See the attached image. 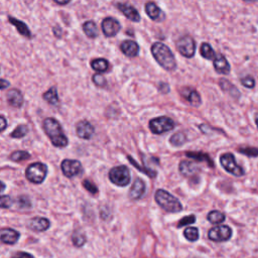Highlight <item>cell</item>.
<instances>
[{
    "mask_svg": "<svg viewBox=\"0 0 258 258\" xmlns=\"http://www.w3.org/2000/svg\"><path fill=\"white\" fill-rule=\"evenodd\" d=\"M153 58L166 71H174L177 68V62L169 47L161 43H156L151 47Z\"/></svg>",
    "mask_w": 258,
    "mask_h": 258,
    "instance_id": "1",
    "label": "cell"
},
{
    "mask_svg": "<svg viewBox=\"0 0 258 258\" xmlns=\"http://www.w3.org/2000/svg\"><path fill=\"white\" fill-rule=\"evenodd\" d=\"M44 129L51 144L57 147H66L69 144L67 136L63 133L61 124L54 118H47L44 121Z\"/></svg>",
    "mask_w": 258,
    "mask_h": 258,
    "instance_id": "2",
    "label": "cell"
},
{
    "mask_svg": "<svg viewBox=\"0 0 258 258\" xmlns=\"http://www.w3.org/2000/svg\"><path fill=\"white\" fill-rule=\"evenodd\" d=\"M154 199H156V202L160 207L166 212L178 213L183 211V205L180 204L178 199L165 190H158L156 192V195H154Z\"/></svg>",
    "mask_w": 258,
    "mask_h": 258,
    "instance_id": "3",
    "label": "cell"
},
{
    "mask_svg": "<svg viewBox=\"0 0 258 258\" xmlns=\"http://www.w3.org/2000/svg\"><path fill=\"white\" fill-rule=\"evenodd\" d=\"M48 174V167L45 163L42 162H34L29 165V167L25 171V177L32 184L40 185L42 184Z\"/></svg>",
    "mask_w": 258,
    "mask_h": 258,
    "instance_id": "4",
    "label": "cell"
},
{
    "mask_svg": "<svg viewBox=\"0 0 258 258\" xmlns=\"http://www.w3.org/2000/svg\"><path fill=\"white\" fill-rule=\"evenodd\" d=\"M109 179L110 182L118 187H125L130 183V172H129L128 167L125 165L115 166L109 172Z\"/></svg>",
    "mask_w": 258,
    "mask_h": 258,
    "instance_id": "5",
    "label": "cell"
},
{
    "mask_svg": "<svg viewBox=\"0 0 258 258\" xmlns=\"http://www.w3.org/2000/svg\"><path fill=\"white\" fill-rule=\"evenodd\" d=\"M175 128V122L173 119L165 117H158L151 119L149 121V129L154 134H163L165 132H169Z\"/></svg>",
    "mask_w": 258,
    "mask_h": 258,
    "instance_id": "6",
    "label": "cell"
},
{
    "mask_svg": "<svg viewBox=\"0 0 258 258\" xmlns=\"http://www.w3.org/2000/svg\"><path fill=\"white\" fill-rule=\"evenodd\" d=\"M220 162H221V165L223 166V169L229 174L233 175L235 177L244 176L245 174L244 170L236 162L235 158L232 153L227 152V153L222 154L220 158Z\"/></svg>",
    "mask_w": 258,
    "mask_h": 258,
    "instance_id": "7",
    "label": "cell"
},
{
    "mask_svg": "<svg viewBox=\"0 0 258 258\" xmlns=\"http://www.w3.org/2000/svg\"><path fill=\"white\" fill-rule=\"evenodd\" d=\"M233 231L227 225L215 226L208 232V237L214 242H226L231 239Z\"/></svg>",
    "mask_w": 258,
    "mask_h": 258,
    "instance_id": "8",
    "label": "cell"
},
{
    "mask_svg": "<svg viewBox=\"0 0 258 258\" xmlns=\"http://www.w3.org/2000/svg\"><path fill=\"white\" fill-rule=\"evenodd\" d=\"M177 49L180 55L186 58H192L195 55L196 44L191 36H183L177 42Z\"/></svg>",
    "mask_w": 258,
    "mask_h": 258,
    "instance_id": "9",
    "label": "cell"
},
{
    "mask_svg": "<svg viewBox=\"0 0 258 258\" xmlns=\"http://www.w3.org/2000/svg\"><path fill=\"white\" fill-rule=\"evenodd\" d=\"M61 169L64 176L70 178L81 175L83 172L81 162L75 160H64L61 164Z\"/></svg>",
    "mask_w": 258,
    "mask_h": 258,
    "instance_id": "10",
    "label": "cell"
},
{
    "mask_svg": "<svg viewBox=\"0 0 258 258\" xmlns=\"http://www.w3.org/2000/svg\"><path fill=\"white\" fill-rule=\"evenodd\" d=\"M103 33H104L107 37H112L117 34V32L120 31L121 25L113 17H107L101 23Z\"/></svg>",
    "mask_w": 258,
    "mask_h": 258,
    "instance_id": "11",
    "label": "cell"
},
{
    "mask_svg": "<svg viewBox=\"0 0 258 258\" xmlns=\"http://www.w3.org/2000/svg\"><path fill=\"white\" fill-rule=\"evenodd\" d=\"M20 238L19 232L11 228H4L0 230V241L4 244L14 245Z\"/></svg>",
    "mask_w": 258,
    "mask_h": 258,
    "instance_id": "12",
    "label": "cell"
},
{
    "mask_svg": "<svg viewBox=\"0 0 258 258\" xmlns=\"http://www.w3.org/2000/svg\"><path fill=\"white\" fill-rule=\"evenodd\" d=\"M76 132L82 139H90L94 134V127L89 121L83 120L77 124Z\"/></svg>",
    "mask_w": 258,
    "mask_h": 258,
    "instance_id": "13",
    "label": "cell"
},
{
    "mask_svg": "<svg viewBox=\"0 0 258 258\" xmlns=\"http://www.w3.org/2000/svg\"><path fill=\"white\" fill-rule=\"evenodd\" d=\"M146 186L145 183L141 178H136L134 180V183L129 191V198L131 200H139L140 198H143L145 194Z\"/></svg>",
    "mask_w": 258,
    "mask_h": 258,
    "instance_id": "14",
    "label": "cell"
},
{
    "mask_svg": "<svg viewBox=\"0 0 258 258\" xmlns=\"http://www.w3.org/2000/svg\"><path fill=\"white\" fill-rule=\"evenodd\" d=\"M213 64H214V68L218 74L228 75L230 73V70H231L230 64L222 54H218L215 56Z\"/></svg>",
    "mask_w": 258,
    "mask_h": 258,
    "instance_id": "15",
    "label": "cell"
},
{
    "mask_svg": "<svg viewBox=\"0 0 258 258\" xmlns=\"http://www.w3.org/2000/svg\"><path fill=\"white\" fill-rule=\"evenodd\" d=\"M50 227L48 219L44 217H34L29 222V228L35 232H44Z\"/></svg>",
    "mask_w": 258,
    "mask_h": 258,
    "instance_id": "16",
    "label": "cell"
},
{
    "mask_svg": "<svg viewBox=\"0 0 258 258\" xmlns=\"http://www.w3.org/2000/svg\"><path fill=\"white\" fill-rule=\"evenodd\" d=\"M145 11L147 16L154 21H162L165 17L161 9L153 2H148L145 4Z\"/></svg>",
    "mask_w": 258,
    "mask_h": 258,
    "instance_id": "17",
    "label": "cell"
},
{
    "mask_svg": "<svg viewBox=\"0 0 258 258\" xmlns=\"http://www.w3.org/2000/svg\"><path fill=\"white\" fill-rule=\"evenodd\" d=\"M116 6H117V8L128 19H130L131 21H135V22H138L140 20V16L138 14V11L133 6L129 5V4H122V3H118Z\"/></svg>",
    "mask_w": 258,
    "mask_h": 258,
    "instance_id": "18",
    "label": "cell"
},
{
    "mask_svg": "<svg viewBox=\"0 0 258 258\" xmlns=\"http://www.w3.org/2000/svg\"><path fill=\"white\" fill-rule=\"evenodd\" d=\"M178 169H179V173L182 174L184 177H194L200 170L195 163L189 161H180Z\"/></svg>",
    "mask_w": 258,
    "mask_h": 258,
    "instance_id": "19",
    "label": "cell"
},
{
    "mask_svg": "<svg viewBox=\"0 0 258 258\" xmlns=\"http://www.w3.org/2000/svg\"><path fill=\"white\" fill-rule=\"evenodd\" d=\"M182 95L188 100L191 105L193 106H200L202 100L199 95V93L196 91V90L191 89V88H184L182 90Z\"/></svg>",
    "mask_w": 258,
    "mask_h": 258,
    "instance_id": "20",
    "label": "cell"
},
{
    "mask_svg": "<svg viewBox=\"0 0 258 258\" xmlns=\"http://www.w3.org/2000/svg\"><path fill=\"white\" fill-rule=\"evenodd\" d=\"M122 53L127 57H136L139 53V46L133 41H125L121 44Z\"/></svg>",
    "mask_w": 258,
    "mask_h": 258,
    "instance_id": "21",
    "label": "cell"
},
{
    "mask_svg": "<svg viewBox=\"0 0 258 258\" xmlns=\"http://www.w3.org/2000/svg\"><path fill=\"white\" fill-rule=\"evenodd\" d=\"M6 97H7L8 103L11 106L18 108L22 105L23 97H22V94L20 93L19 90H17V89L10 90V91L7 93Z\"/></svg>",
    "mask_w": 258,
    "mask_h": 258,
    "instance_id": "22",
    "label": "cell"
},
{
    "mask_svg": "<svg viewBox=\"0 0 258 258\" xmlns=\"http://www.w3.org/2000/svg\"><path fill=\"white\" fill-rule=\"evenodd\" d=\"M9 22L11 23V24H14L15 25V27L17 29V32L20 33V34H22L23 36H25V37H31V32H30V30H29V28H28V25L27 24H25L24 22H22V21H20V20H17L16 18H15V17H11V16H9Z\"/></svg>",
    "mask_w": 258,
    "mask_h": 258,
    "instance_id": "23",
    "label": "cell"
},
{
    "mask_svg": "<svg viewBox=\"0 0 258 258\" xmlns=\"http://www.w3.org/2000/svg\"><path fill=\"white\" fill-rule=\"evenodd\" d=\"M186 156L190 159H193V160L198 161H206L212 167L214 166V162L212 161L210 157L208 156V154H206L204 152H191V151H189L186 153Z\"/></svg>",
    "mask_w": 258,
    "mask_h": 258,
    "instance_id": "24",
    "label": "cell"
},
{
    "mask_svg": "<svg viewBox=\"0 0 258 258\" xmlns=\"http://www.w3.org/2000/svg\"><path fill=\"white\" fill-rule=\"evenodd\" d=\"M83 30L86 35L90 38H95L98 36V29L94 21H87L83 25Z\"/></svg>",
    "mask_w": 258,
    "mask_h": 258,
    "instance_id": "25",
    "label": "cell"
},
{
    "mask_svg": "<svg viewBox=\"0 0 258 258\" xmlns=\"http://www.w3.org/2000/svg\"><path fill=\"white\" fill-rule=\"evenodd\" d=\"M91 67L93 70L100 73L107 72L109 69V63L105 59H95L91 62Z\"/></svg>",
    "mask_w": 258,
    "mask_h": 258,
    "instance_id": "26",
    "label": "cell"
},
{
    "mask_svg": "<svg viewBox=\"0 0 258 258\" xmlns=\"http://www.w3.org/2000/svg\"><path fill=\"white\" fill-rule=\"evenodd\" d=\"M208 221L212 224H220L222 222L225 221L226 216L224 213L220 212V211H211L208 214Z\"/></svg>",
    "mask_w": 258,
    "mask_h": 258,
    "instance_id": "27",
    "label": "cell"
},
{
    "mask_svg": "<svg viewBox=\"0 0 258 258\" xmlns=\"http://www.w3.org/2000/svg\"><path fill=\"white\" fill-rule=\"evenodd\" d=\"M184 236L190 242H196L200 237L199 230L196 227H188L184 231Z\"/></svg>",
    "mask_w": 258,
    "mask_h": 258,
    "instance_id": "28",
    "label": "cell"
},
{
    "mask_svg": "<svg viewBox=\"0 0 258 258\" xmlns=\"http://www.w3.org/2000/svg\"><path fill=\"white\" fill-rule=\"evenodd\" d=\"M200 51H201V56L203 58H205V59H207V60L214 59L215 56H216L213 48L209 44H207V43L202 44L201 48H200Z\"/></svg>",
    "mask_w": 258,
    "mask_h": 258,
    "instance_id": "29",
    "label": "cell"
},
{
    "mask_svg": "<svg viewBox=\"0 0 258 258\" xmlns=\"http://www.w3.org/2000/svg\"><path fill=\"white\" fill-rule=\"evenodd\" d=\"M127 159H128V161H130V163L132 164V165H134L135 167H136V169H138V171H140V172H143L144 174H145L146 176H148L149 177H157V172L156 171H153V170H150V169H148V167H143V166H140L130 156H128L127 157Z\"/></svg>",
    "mask_w": 258,
    "mask_h": 258,
    "instance_id": "30",
    "label": "cell"
},
{
    "mask_svg": "<svg viewBox=\"0 0 258 258\" xmlns=\"http://www.w3.org/2000/svg\"><path fill=\"white\" fill-rule=\"evenodd\" d=\"M44 99L47 100L49 104H57V103L59 102V96H58V93H57V89L55 87L50 88L48 91H47L45 94H44Z\"/></svg>",
    "mask_w": 258,
    "mask_h": 258,
    "instance_id": "31",
    "label": "cell"
},
{
    "mask_svg": "<svg viewBox=\"0 0 258 258\" xmlns=\"http://www.w3.org/2000/svg\"><path fill=\"white\" fill-rule=\"evenodd\" d=\"M220 86L224 90V91L230 93L233 97H234V94H236L237 96H239V91L237 90V88L234 87L233 85H232L229 81H227L225 79L220 80Z\"/></svg>",
    "mask_w": 258,
    "mask_h": 258,
    "instance_id": "32",
    "label": "cell"
},
{
    "mask_svg": "<svg viewBox=\"0 0 258 258\" xmlns=\"http://www.w3.org/2000/svg\"><path fill=\"white\" fill-rule=\"evenodd\" d=\"M29 159H31V154L29 152H27V151H23V150L15 151L10 156V160L14 161H16V162H19V161H27Z\"/></svg>",
    "mask_w": 258,
    "mask_h": 258,
    "instance_id": "33",
    "label": "cell"
},
{
    "mask_svg": "<svg viewBox=\"0 0 258 258\" xmlns=\"http://www.w3.org/2000/svg\"><path fill=\"white\" fill-rule=\"evenodd\" d=\"M186 140H187V137H186V135L183 132H177V133L174 134L171 137V139H170L171 144L174 146H180V145H183L186 143Z\"/></svg>",
    "mask_w": 258,
    "mask_h": 258,
    "instance_id": "34",
    "label": "cell"
},
{
    "mask_svg": "<svg viewBox=\"0 0 258 258\" xmlns=\"http://www.w3.org/2000/svg\"><path fill=\"white\" fill-rule=\"evenodd\" d=\"M72 241L76 247H82L86 243V236L83 233H81V232L77 231L72 236Z\"/></svg>",
    "mask_w": 258,
    "mask_h": 258,
    "instance_id": "35",
    "label": "cell"
},
{
    "mask_svg": "<svg viewBox=\"0 0 258 258\" xmlns=\"http://www.w3.org/2000/svg\"><path fill=\"white\" fill-rule=\"evenodd\" d=\"M28 131H29V128L27 126L23 125V124L22 125H18L15 129V130L11 132L10 136L14 137V138H22V137H24L25 135H27Z\"/></svg>",
    "mask_w": 258,
    "mask_h": 258,
    "instance_id": "36",
    "label": "cell"
},
{
    "mask_svg": "<svg viewBox=\"0 0 258 258\" xmlns=\"http://www.w3.org/2000/svg\"><path fill=\"white\" fill-rule=\"evenodd\" d=\"M196 216L195 215H190V216H186L184 218H182L179 220V222L177 223V228H183L185 226H189L192 225L196 222Z\"/></svg>",
    "mask_w": 258,
    "mask_h": 258,
    "instance_id": "37",
    "label": "cell"
},
{
    "mask_svg": "<svg viewBox=\"0 0 258 258\" xmlns=\"http://www.w3.org/2000/svg\"><path fill=\"white\" fill-rule=\"evenodd\" d=\"M239 152L245 154V156H247V157L255 158V157L258 156V148H255V147H244V148H240Z\"/></svg>",
    "mask_w": 258,
    "mask_h": 258,
    "instance_id": "38",
    "label": "cell"
},
{
    "mask_svg": "<svg viewBox=\"0 0 258 258\" xmlns=\"http://www.w3.org/2000/svg\"><path fill=\"white\" fill-rule=\"evenodd\" d=\"M92 80L95 83V85H97L98 87H105L106 84H107L105 77H103L101 74H95L93 76Z\"/></svg>",
    "mask_w": 258,
    "mask_h": 258,
    "instance_id": "39",
    "label": "cell"
},
{
    "mask_svg": "<svg viewBox=\"0 0 258 258\" xmlns=\"http://www.w3.org/2000/svg\"><path fill=\"white\" fill-rule=\"evenodd\" d=\"M83 187L89 192L95 195V194L98 193V188L95 186V184H93L92 182H90L89 179H85L83 180Z\"/></svg>",
    "mask_w": 258,
    "mask_h": 258,
    "instance_id": "40",
    "label": "cell"
},
{
    "mask_svg": "<svg viewBox=\"0 0 258 258\" xmlns=\"http://www.w3.org/2000/svg\"><path fill=\"white\" fill-rule=\"evenodd\" d=\"M12 200L9 196H0V208L8 209L11 207Z\"/></svg>",
    "mask_w": 258,
    "mask_h": 258,
    "instance_id": "41",
    "label": "cell"
},
{
    "mask_svg": "<svg viewBox=\"0 0 258 258\" xmlns=\"http://www.w3.org/2000/svg\"><path fill=\"white\" fill-rule=\"evenodd\" d=\"M17 206H18V208L27 209V208L31 207V202H30L29 198H27V197H19L17 199Z\"/></svg>",
    "mask_w": 258,
    "mask_h": 258,
    "instance_id": "42",
    "label": "cell"
},
{
    "mask_svg": "<svg viewBox=\"0 0 258 258\" xmlns=\"http://www.w3.org/2000/svg\"><path fill=\"white\" fill-rule=\"evenodd\" d=\"M241 83L244 87H246V88H253L255 86V81L253 79V77L251 76H246L245 78L241 79Z\"/></svg>",
    "mask_w": 258,
    "mask_h": 258,
    "instance_id": "43",
    "label": "cell"
},
{
    "mask_svg": "<svg viewBox=\"0 0 258 258\" xmlns=\"http://www.w3.org/2000/svg\"><path fill=\"white\" fill-rule=\"evenodd\" d=\"M11 258H34V257L31 253L23 252V251H18V252H16L14 255H12Z\"/></svg>",
    "mask_w": 258,
    "mask_h": 258,
    "instance_id": "44",
    "label": "cell"
},
{
    "mask_svg": "<svg viewBox=\"0 0 258 258\" xmlns=\"http://www.w3.org/2000/svg\"><path fill=\"white\" fill-rule=\"evenodd\" d=\"M7 127V120L3 116H0V132L4 131Z\"/></svg>",
    "mask_w": 258,
    "mask_h": 258,
    "instance_id": "45",
    "label": "cell"
},
{
    "mask_svg": "<svg viewBox=\"0 0 258 258\" xmlns=\"http://www.w3.org/2000/svg\"><path fill=\"white\" fill-rule=\"evenodd\" d=\"M160 89H161V91L162 93H167V92L170 91V87H169V85H167V84H164V83H161V84Z\"/></svg>",
    "mask_w": 258,
    "mask_h": 258,
    "instance_id": "46",
    "label": "cell"
},
{
    "mask_svg": "<svg viewBox=\"0 0 258 258\" xmlns=\"http://www.w3.org/2000/svg\"><path fill=\"white\" fill-rule=\"evenodd\" d=\"M9 85H10V84H9L8 81H6V80H4V79H0V89H1V90L7 88Z\"/></svg>",
    "mask_w": 258,
    "mask_h": 258,
    "instance_id": "47",
    "label": "cell"
},
{
    "mask_svg": "<svg viewBox=\"0 0 258 258\" xmlns=\"http://www.w3.org/2000/svg\"><path fill=\"white\" fill-rule=\"evenodd\" d=\"M54 1L61 4V5H64V4H68L71 0H54Z\"/></svg>",
    "mask_w": 258,
    "mask_h": 258,
    "instance_id": "48",
    "label": "cell"
},
{
    "mask_svg": "<svg viewBox=\"0 0 258 258\" xmlns=\"http://www.w3.org/2000/svg\"><path fill=\"white\" fill-rule=\"evenodd\" d=\"M6 189V186L3 182H1V180H0V194H2Z\"/></svg>",
    "mask_w": 258,
    "mask_h": 258,
    "instance_id": "49",
    "label": "cell"
},
{
    "mask_svg": "<svg viewBox=\"0 0 258 258\" xmlns=\"http://www.w3.org/2000/svg\"><path fill=\"white\" fill-rule=\"evenodd\" d=\"M255 123H256V126L258 128V114L255 116Z\"/></svg>",
    "mask_w": 258,
    "mask_h": 258,
    "instance_id": "50",
    "label": "cell"
},
{
    "mask_svg": "<svg viewBox=\"0 0 258 258\" xmlns=\"http://www.w3.org/2000/svg\"><path fill=\"white\" fill-rule=\"evenodd\" d=\"M245 1H255V0H245Z\"/></svg>",
    "mask_w": 258,
    "mask_h": 258,
    "instance_id": "51",
    "label": "cell"
}]
</instances>
